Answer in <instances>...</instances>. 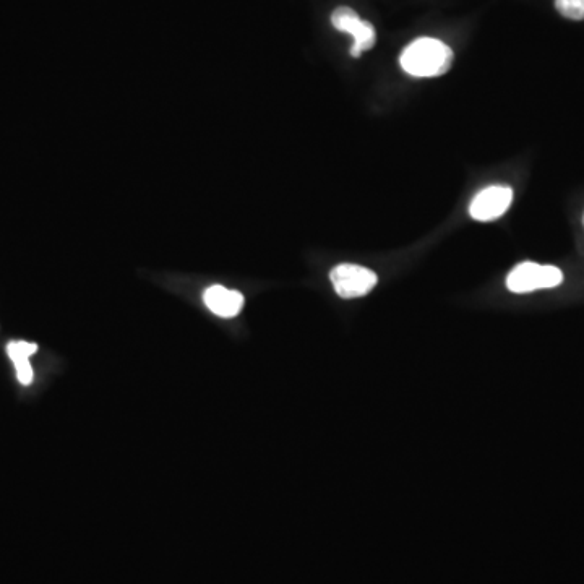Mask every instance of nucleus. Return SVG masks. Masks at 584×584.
Returning a JSON list of instances; mask_svg holds the SVG:
<instances>
[{
  "label": "nucleus",
  "mask_w": 584,
  "mask_h": 584,
  "mask_svg": "<svg viewBox=\"0 0 584 584\" xmlns=\"http://www.w3.org/2000/svg\"><path fill=\"white\" fill-rule=\"evenodd\" d=\"M455 54L447 44L434 38H419L401 54L400 64L411 77L432 78L451 69Z\"/></svg>",
  "instance_id": "1"
},
{
  "label": "nucleus",
  "mask_w": 584,
  "mask_h": 584,
  "mask_svg": "<svg viewBox=\"0 0 584 584\" xmlns=\"http://www.w3.org/2000/svg\"><path fill=\"white\" fill-rule=\"evenodd\" d=\"M562 281L563 273L560 268L524 262L510 271L507 288L516 294H526L537 289L557 288Z\"/></svg>",
  "instance_id": "2"
},
{
  "label": "nucleus",
  "mask_w": 584,
  "mask_h": 584,
  "mask_svg": "<svg viewBox=\"0 0 584 584\" xmlns=\"http://www.w3.org/2000/svg\"><path fill=\"white\" fill-rule=\"evenodd\" d=\"M330 280L338 296L357 299L367 296L377 286L378 276L369 268L343 263L331 270Z\"/></svg>",
  "instance_id": "3"
},
{
  "label": "nucleus",
  "mask_w": 584,
  "mask_h": 584,
  "mask_svg": "<svg viewBox=\"0 0 584 584\" xmlns=\"http://www.w3.org/2000/svg\"><path fill=\"white\" fill-rule=\"evenodd\" d=\"M331 23H333L336 30L344 31V33L354 36L351 56L359 57L365 51L374 48L375 41H377L374 26L361 20L353 9H349V7L336 9L331 15Z\"/></svg>",
  "instance_id": "4"
},
{
  "label": "nucleus",
  "mask_w": 584,
  "mask_h": 584,
  "mask_svg": "<svg viewBox=\"0 0 584 584\" xmlns=\"http://www.w3.org/2000/svg\"><path fill=\"white\" fill-rule=\"evenodd\" d=\"M511 202H513V190L505 185H494L476 195L469 207V215L482 223L494 221L507 213Z\"/></svg>",
  "instance_id": "5"
},
{
  "label": "nucleus",
  "mask_w": 584,
  "mask_h": 584,
  "mask_svg": "<svg viewBox=\"0 0 584 584\" xmlns=\"http://www.w3.org/2000/svg\"><path fill=\"white\" fill-rule=\"evenodd\" d=\"M203 301L208 309L218 317L232 318L239 315L244 307V296L239 291L224 288V286H210L203 294Z\"/></svg>",
  "instance_id": "6"
},
{
  "label": "nucleus",
  "mask_w": 584,
  "mask_h": 584,
  "mask_svg": "<svg viewBox=\"0 0 584 584\" xmlns=\"http://www.w3.org/2000/svg\"><path fill=\"white\" fill-rule=\"evenodd\" d=\"M7 353L15 364L18 382L22 385H30L33 382V369L30 365V357L38 353V344L26 343V341H13L7 346Z\"/></svg>",
  "instance_id": "7"
},
{
  "label": "nucleus",
  "mask_w": 584,
  "mask_h": 584,
  "mask_svg": "<svg viewBox=\"0 0 584 584\" xmlns=\"http://www.w3.org/2000/svg\"><path fill=\"white\" fill-rule=\"evenodd\" d=\"M555 7L563 17L584 20V0H555Z\"/></svg>",
  "instance_id": "8"
}]
</instances>
